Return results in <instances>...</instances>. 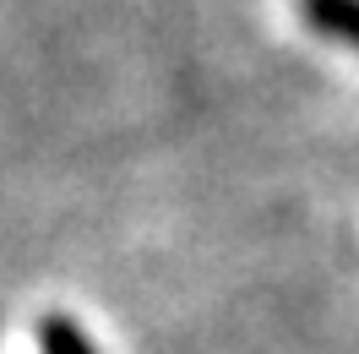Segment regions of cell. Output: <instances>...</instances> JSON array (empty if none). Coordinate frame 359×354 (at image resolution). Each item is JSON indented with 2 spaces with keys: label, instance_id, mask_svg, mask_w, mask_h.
Masks as SVG:
<instances>
[{
  "label": "cell",
  "instance_id": "obj_2",
  "mask_svg": "<svg viewBox=\"0 0 359 354\" xmlns=\"http://www.w3.org/2000/svg\"><path fill=\"white\" fill-rule=\"evenodd\" d=\"M39 343H44V354H93V343L82 338V327L71 316H44L39 322Z\"/></svg>",
  "mask_w": 359,
  "mask_h": 354
},
{
  "label": "cell",
  "instance_id": "obj_1",
  "mask_svg": "<svg viewBox=\"0 0 359 354\" xmlns=\"http://www.w3.org/2000/svg\"><path fill=\"white\" fill-rule=\"evenodd\" d=\"M305 22L332 33V39L359 44V0H305Z\"/></svg>",
  "mask_w": 359,
  "mask_h": 354
}]
</instances>
